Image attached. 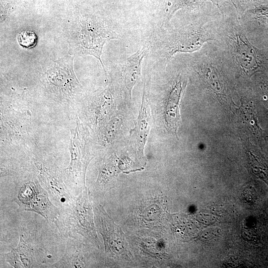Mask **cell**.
I'll list each match as a JSON object with an SVG mask.
<instances>
[{
	"label": "cell",
	"instance_id": "6da1fadb",
	"mask_svg": "<svg viewBox=\"0 0 268 268\" xmlns=\"http://www.w3.org/2000/svg\"><path fill=\"white\" fill-rule=\"evenodd\" d=\"M87 190L74 197L68 206L63 209L56 222L60 231L71 238L80 234L85 238L95 237L92 209Z\"/></svg>",
	"mask_w": 268,
	"mask_h": 268
},
{
	"label": "cell",
	"instance_id": "7a4b0ae2",
	"mask_svg": "<svg viewBox=\"0 0 268 268\" xmlns=\"http://www.w3.org/2000/svg\"><path fill=\"white\" fill-rule=\"evenodd\" d=\"M48 194L38 183L29 182L20 188L14 201L22 209L34 212L48 221L56 222L60 211L50 201Z\"/></svg>",
	"mask_w": 268,
	"mask_h": 268
},
{
	"label": "cell",
	"instance_id": "3957f363",
	"mask_svg": "<svg viewBox=\"0 0 268 268\" xmlns=\"http://www.w3.org/2000/svg\"><path fill=\"white\" fill-rule=\"evenodd\" d=\"M45 253L34 245L30 236L20 233L17 246L3 255L4 260L13 268H35L45 263Z\"/></svg>",
	"mask_w": 268,
	"mask_h": 268
},
{
	"label": "cell",
	"instance_id": "277c9868",
	"mask_svg": "<svg viewBox=\"0 0 268 268\" xmlns=\"http://www.w3.org/2000/svg\"><path fill=\"white\" fill-rule=\"evenodd\" d=\"M37 166L39 179L56 204L63 209L68 206L74 196L70 193L63 180L56 172L42 165Z\"/></svg>",
	"mask_w": 268,
	"mask_h": 268
},
{
	"label": "cell",
	"instance_id": "5b68a950",
	"mask_svg": "<svg viewBox=\"0 0 268 268\" xmlns=\"http://www.w3.org/2000/svg\"><path fill=\"white\" fill-rule=\"evenodd\" d=\"M235 41L234 57L241 68L247 74L258 71L262 63L255 48L239 33L236 34Z\"/></svg>",
	"mask_w": 268,
	"mask_h": 268
},
{
	"label": "cell",
	"instance_id": "8992f818",
	"mask_svg": "<svg viewBox=\"0 0 268 268\" xmlns=\"http://www.w3.org/2000/svg\"><path fill=\"white\" fill-rule=\"evenodd\" d=\"M185 86L181 78L176 79L171 85L166 101L165 124L168 129L176 135L181 122L179 106Z\"/></svg>",
	"mask_w": 268,
	"mask_h": 268
},
{
	"label": "cell",
	"instance_id": "52a82bcc",
	"mask_svg": "<svg viewBox=\"0 0 268 268\" xmlns=\"http://www.w3.org/2000/svg\"><path fill=\"white\" fill-rule=\"evenodd\" d=\"M110 37L100 27L93 22L86 25L80 38L83 53L91 55L98 59L104 67L101 59L104 44Z\"/></svg>",
	"mask_w": 268,
	"mask_h": 268
},
{
	"label": "cell",
	"instance_id": "ba28073f",
	"mask_svg": "<svg viewBox=\"0 0 268 268\" xmlns=\"http://www.w3.org/2000/svg\"><path fill=\"white\" fill-rule=\"evenodd\" d=\"M150 120V109L144 88L137 124L130 132L134 137L139 156L142 158H144L143 149L149 131Z\"/></svg>",
	"mask_w": 268,
	"mask_h": 268
},
{
	"label": "cell",
	"instance_id": "9c48e42d",
	"mask_svg": "<svg viewBox=\"0 0 268 268\" xmlns=\"http://www.w3.org/2000/svg\"><path fill=\"white\" fill-rule=\"evenodd\" d=\"M146 50L143 48L127 57L123 62V76L126 87L131 95L133 87L141 74V63Z\"/></svg>",
	"mask_w": 268,
	"mask_h": 268
},
{
	"label": "cell",
	"instance_id": "30bf717a",
	"mask_svg": "<svg viewBox=\"0 0 268 268\" xmlns=\"http://www.w3.org/2000/svg\"><path fill=\"white\" fill-rule=\"evenodd\" d=\"M86 258L83 251V245L73 238L69 240L64 255L52 266L54 268L86 267Z\"/></svg>",
	"mask_w": 268,
	"mask_h": 268
},
{
	"label": "cell",
	"instance_id": "8fae6325",
	"mask_svg": "<svg viewBox=\"0 0 268 268\" xmlns=\"http://www.w3.org/2000/svg\"><path fill=\"white\" fill-rule=\"evenodd\" d=\"M210 40L205 34L193 31L181 35L170 48L169 54L177 53H192L199 50L207 41Z\"/></svg>",
	"mask_w": 268,
	"mask_h": 268
},
{
	"label": "cell",
	"instance_id": "7c38bea8",
	"mask_svg": "<svg viewBox=\"0 0 268 268\" xmlns=\"http://www.w3.org/2000/svg\"><path fill=\"white\" fill-rule=\"evenodd\" d=\"M201 75L209 88L218 94L223 92V84L220 73L214 66H204L201 70Z\"/></svg>",
	"mask_w": 268,
	"mask_h": 268
},
{
	"label": "cell",
	"instance_id": "4fadbf2b",
	"mask_svg": "<svg viewBox=\"0 0 268 268\" xmlns=\"http://www.w3.org/2000/svg\"><path fill=\"white\" fill-rule=\"evenodd\" d=\"M17 41L19 44L22 47L30 49L36 45L37 37L34 32L24 30L18 34Z\"/></svg>",
	"mask_w": 268,
	"mask_h": 268
},
{
	"label": "cell",
	"instance_id": "5bb4252c",
	"mask_svg": "<svg viewBox=\"0 0 268 268\" xmlns=\"http://www.w3.org/2000/svg\"><path fill=\"white\" fill-rule=\"evenodd\" d=\"M248 12L259 20L268 21V6L267 5H255Z\"/></svg>",
	"mask_w": 268,
	"mask_h": 268
},
{
	"label": "cell",
	"instance_id": "9a60e30c",
	"mask_svg": "<svg viewBox=\"0 0 268 268\" xmlns=\"http://www.w3.org/2000/svg\"><path fill=\"white\" fill-rule=\"evenodd\" d=\"M235 6L240 8H246L251 5H255L262 0H230Z\"/></svg>",
	"mask_w": 268,
	"mask_h": 268
},
{
	"label": "cell",
	"instance_id": "2e32d148",
	"mask_svg": "<svg viewBox=\"0 0 268 268\" xmlns=\"http://www.w3.org/2000/svg\"><path fill=\"white\" fill-rule=\"evenodd\" d=\"M263 99L266 106L268 107V81H264L260 85Z\"/></svg>",
	"mask_w": 268,
	"mask_h": 268
}]
</instances>
